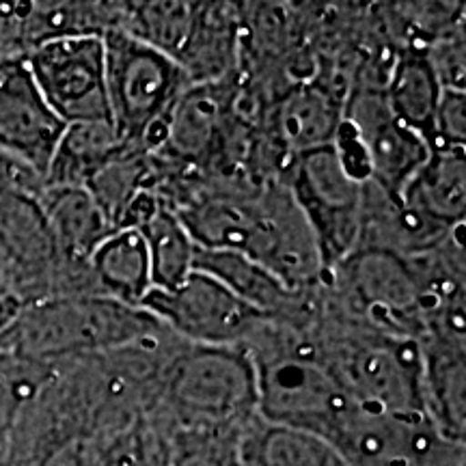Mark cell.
<instances>
[{"mask_svg":"<svg viewBox=\"0 0 466 466\" xmlns=\"http://www.w3.org/2000/svg\"><path fill=\"white\" fill-rule=\"evenodd\" d=\"M311 343L319 365L357 406L384 415H425L419 341L330 318L324 326L316 322Z\"/></svg>","mask_w":466,"mask_h":466,"instance_id":"obj_1","label":"cell"},{"mask_svg":"<svg viewBox=\"0 0 466 466\" xmlns=\"http://www.w3.org/2000/svg\"><path fill=\"white\" fill-rule=\"evenodd\" d=\"M162 434L171 430L242 428L258 417V378L248 352L238 346L186 343L173 352L160 378ZM151 421V419H149Z\"/></svg>","mask_w":466,"mask_h":466,"instance_id":"obj_2","label":"cell"},{"mask_svg":"<svg viewBox=\"0 0 466 466\" xmlns=\"http://www.w3.org/2000/svg\"><path fill=\"white\" fill-rule=\"evenodd\" d=\"M162 324L145 309L126 307L97 294L58 296L22 305L5 329V348L25 357L61 363L113 352Z\"/></svg>","mask_w":466,"mask_h":466,"instance_id":"obj_3","label":"cell"},{"mask_svg":"<svg viewBox=\"0 0 466 466\" xmlns=\"http://www.w3.org/2000/svg\"><path fill=\"white\" fill-rule=\"evenodd\" d=\"M110 124L126 145L154 154L165 141L167 121L192 85L171 56L124 28L102 35Z\"/></svg>","mask_w":466,"mask_h":466,"instance_id":"obj_4","label":"cell"},{"mask_svg":"<svg viewBox=\"0 0 466 466\" xmlns=\"http://www.w3.org/2000/svg\"><path fill=\"white\" fill-rule=\"evenodd\" d=\"M335 289L346 322L378 333L419 341L425 335L428 309L421 283L404 255L384 248H359L324 277Z\"/></svg>","mask_w":466,"mask_h":466,"instance_id":"obj_5","label":"cell"},{"mask_svg":"<svg viewBox=\"0 0 466 466\" xmlns=\"http://www.w3.org/2000/svg\"><path fill=\"white\" fill-rule=\"evenodd\" d=\"M281 182L311 227L326 277L359 247L363 186L343 171L333 145L294 156Z\"/></svg>","mask_w":466,"mask_h":466,"instance_id":"obj_6","label":"cell"},{"mask_svg":"<svg viewBox=\"0 0 466 466\" xmlns=\"http://www.w3.org/2000/svg\"><path fill=\"white\" fill-rule=\"evenodd\" d=\"M141 309L168 333L197 346L242 348L270 319L201 270L192 272L175 289H151Z\"/></svg>","mask_w":466,"mask_h":466,"instance_id":"obj_7","label":"cell"},{"mask_svg":"<svg viewBox=\"0 0 466 466\" xmlns=\"http://www.w3.org/2000/svg\"><path fill=\"white\" fill-rule=\"evenodd\" d=\"M26 66L44 100L66 126L110 121L102 37L44 42L26 52Z\"/></svg>","mask_w":466,"mask_h":466,"instance_id":"obj_8","label":"cell"},{"mask_svg":"<svg viewBox=\"0 0 466 466\" xmlns=\"http://www.w3.org/2000/svg\"><path fill=\"white\" fill-rule=\"evenodd\" d=\"M244 255L294 291L318 289L324 281L311 227L281 179H268L261 186L258 225Z\"/></svg>","mask_w":466,"mask_h":466,"instance_id":"obj_9","label":"cell"},{"mask_svg":"<svg viewBox=\"0 0 466 466\" xmlns=\"http://www.w3.org/2000/svg\"><path fill=\"white\" fill-rule=\"evenodd\" d=\"M63 130L28 72L26 55L0 52V149L44 179Z\"/></svg>","mask_w":466,"mask_h":466,"instance_id":"obj_10","label":"cell"},{"mask_svg":"<svg viewBox=\"0 0 466 466\" xmlns=\"http://www.w3.org/2000/svg\"><path fill=\"white\" fill-rule=\"evenodd\" d=\"M343 116L357 127L370 162V184L400 203L406 186L430 158V145L421 134L401 124L391 113L384 93L363 89L352 96Z\"/></svg>","mask_w":466,"mask_h":466,"instance_id":"obj_11","label":"cell"},{"mask_svg":"<svg viewBox=\"0 0 466 466\" xmlns=\"http://www.w3.org/2000/svg\"><path fill=\"white\" fill-rule=\"evenodd\" d=\"M419 350L423 363L425 415L447 441L464 445V337L430 330L419 339Z\"/></svg>","mask_w":466,"mask_h":466,"instance_id":"obj_12","label":"cell"},{"mask_svg":"<svg viewBox=\"0 0 466 466\" xmlns=\"http://www.w3.org/2000/svg\"><path fill=\"white\" fill-rule=\"evenodd\" d=\"M37 199L61 259L74 268L89 266L96 248L115 231L89 190L80 186H42Z\"/></svg>","mask_w":466,"mask_h":466,"instance_id":"obj_13","label":"cell"},{"mask_svg":"<svg viewBox=\"0 0 466 466\" xmlns=\"http://www.w3.org/2000/svg\"><path fill=\"white\" fill-rule=\"evenodd\" d=\"M343 119L337 96L316 83H302L283 93L275 108V138L285 158L333 145Z\"/></svg>","mask_w":466,"mask_h":466,"instance_id":"obj_14","label":"cell"},{"mask_svg":"<svg viewBox=\"0 0 466 466\" xmlns=\"http://www.w3.org/2000/svg\"><path fill=\"white\" fill-rule=\"evenodd\" d=\"M400 203L415 209L432 223L456 229L466 214V160L464 147L432 149Z\"/></svg>","mask_w":466,"mask_h":466,"instance_id":"obj_15","label":"cell"},{"mask_svg":"<svg viewBox=\"0 0 466 466\" xmlns=\"http://www.w3.org/2000/svg\"><path fill=\"white\" fill-rule=\"evenodd\" d=\"M96 291L126 307L141 309L151 291V268L145 240L138 229H116L89 259Z\"/></svg>","mask_w":466,"mask_h":466,"instance_id":"obj_16","label":"cell"},{"mask_svg":"<svg viewBox=\"0 0 466 466\" xmlns=\"http://www.w3.org/2000/svg\"><path fill=\"white\" fill-rule=\"evenodd\" d=\"M441 96L442 86L425 50L401 48L389 67L384 100L401 124L421 134L430 147L434 141V119Z\"/></svg>","mask_w":466,"mask_h":466,"instance_id":"obj_17","label":"cell"},{"mask_svg":"<svg viewBox=\"0 0 466 466\" xmlns=\"http://www.w3.org/2000/svg\"><path fill=\"white\" fill-rule=\"evenodd\" d=\"M130 147L119 138L110 121H83L63 130L52 156L44 186H80L85 188L97 171Z\"/></svg>","mask_w":466,"mask_h":466,"instance_id":"obj_18","label":"cell"},{"mask_svg":"<svg viewBox=\"0 0 466 466\" xmlns=\"http://www.w3.org/2000/svg\"><path fill=\"white\" fill-rule=\"evenodd\" d=\"M244 466H352L333 445L255 417L242 434Z\"/></svg>","mask_w":466,"mask_h":466,"instance_id":"obj_19","label":"cell"},{"mask_svg":"<svg viewBox=\"0 0 466 466\" xmlns=\"http://www.w3.org/2000/svg\"><path fill=\"white\" fill-rule=\"evenodd\" d=\"M149 255L151 289H175L195 272L197 244L165 203L138 227Z\"/></svg>","mask_w":466,"mask_h":466,"instance_id":"obj_20","label":"cell"},{"mask_svg":"<svg viewBox=\"0 0 466 466\" xmlns=\"http://www.w3.org/2000/svg\"><path fill=\"white\" fill-rule=\"evenodd\" d=\"M56 363H46L14 350H0V434H9L55 374Z\"/></svg>","mask_w":466,"mask_h":466,"instance_id":"obj_21","label":"cell"},{"mask_svg":"<svg viewBox=\"0 0 466 466\" xmlns=\"http://www.w3.org/2000/svg\"><path fill=\"white\" fill-rule=\"evenodd\" d=\"M248 425V423H247ZM171 430L167 439V466H244V428Z\"/></svg>","mask_w":466,"mask_h":466,"instance_id":"obj_22","label":"cell"},{"mask_svg":"<svg viewBox=\"0 0 466 466\" xmlns=\"http://www.w3.org/2000/svg\"><path fill=\"white\" fill-rule=\"evenodd\" d=\"M102 466H167V439L147 417L116 434Z\"/></svg>","mask_w":466,"mask_h":466,"instance_id":"obj_23","label":"cell"},{"mask_svg":"<svg viewBox=\"0 0 466 466\" xmlns=\"http://www.w3.org/2000/svg\"><path fill=\"white\" fill-rule=\"evenodd\" d=\"M430 66L442 89L464 91V26L442 33L425 48Z\"/></svg>","mask_w":466,"mask_h":466,"instance_id":"obj_24","label":"cell"},{"mask_svg":"<svg viewBox=\"0 0 466 466\" xmlns=\"http://www.w3.org/2000/svg\"><path fill=\"white\" fill-rule=\"evenodd\" d=\"M466 97L464 91L442 89L434 119V141L430 149L464 147L466 141Z\"/></svg>","mask_w":466,"mask_h":466,"instance_id":"obj_25","label":"cell"},{"mask_svg":"<svg viewBox=\"0 0 466 466\" xmlns=\"http://www.w3.org/2000/svg\"><path fill=\"white\" fill-rule=\"evenodd\" d=\"M44 186V179L37 173L26 168L25 165L11 158L0 149V192L9 188H22L28 192H39Z\"/></svg>","mask_w":466,"mask_h":466,"instance_id":"obj_26","label":"cell"},{"mask_svg":"<svg viewBox=\"0 0 466 466\" xmlns=\"http://www.w3.org/2000/svg\"><path fill=\"white\" fill-rule=\"evenodd\" d=\"M0 466H14L9 456V434H0Z\"/></svg>","mask_w":466,"mask_h":466,"instance_id":"obj_27","label":"cell"}]
</instances>
